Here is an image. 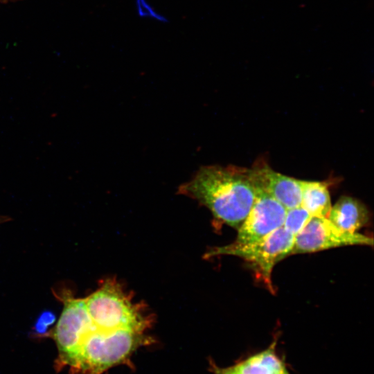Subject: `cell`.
<instances>
[{
  "mask_svg": "<svg viewBox=\"0 0 374 374\" xmlns=\"http://www.w3.org/2000/svg\"><path fill=\"white\" fill-rule=\"evenodd\" d=\"M55 316L51 312H44L39 317L35 326L37 333H44L47 328L54 322Z\"/></svg>",
  "mask_w": 374,
  "mask_h": 374,
  "instance_id": "cell-14",
  "label": "cell"
},
{
  "mask_svg": "<svg viewBox=\"0 0 374 374\" xmlns=\"http://www.w3.org/2000/svg\"><path fill=\"white\" fill-rule=\"evenodd\" d=\"M10 1H14V0H0V3H6V2H8Z\"/></svg>",
  "mask_w": 374,
  "mask_h": 374,
  "instance_id": "cell-17",
  "label": "cell"
},
{
  "mask_svg": "<svg viewBox=\"0 0 374 374\" xmlns=\"http://www.w3.org/2000/svg\"><path fill=\"white\" fill-rule=\"evenodd\" d=\"M341 230L356 233L368 222V211L359 200L342 196L330 209L327 217Z\"/></svg>",
  "mask_w": 374,
  "mask_h": 374,
  "instance_id": "cell-9",
  "label": "cell"
},
{
  "mask_svg": "<svg viewBox=\"0 0 374 374\" xmlns=\"http://www.w3.org/2000/svg\"><path fill=\"white\" fill-rule=\"evenodd\" d=\"M85 305L93 325L98 329L123 328L144 332L151 322L141 305L132 303L114 279L104 281L85 299Z\"/></svg>",
  "mask_w": 374,
  "mask_h": 374,
  "instance_id": "cell-3",
  "label": "cell"
},
{
  "mask_svg": "<svg viewBox=\"0 0 374 374\" xmlns=\"http://www.w3.org/2000/svg\"><path fill=\"white\" fill-rule=\"evenodd\" d=\"M301 206L311 216L328 217L332 208L326 184L321 181H302Z\"/></svg>",
  "mask_w": 374,
  "mask_h": 374,
  "instance_id": "cell-10",
  "label": "cell"
},
{
  "mask_svg": "<svg viewBox=\"0 0 374 374\" xmlns=\"http://www.w3.org/2000/svg\"><path fill=\"white\" fill-rule=\"evenodd\" d=\"M254 188L268 194L286 209L301 206V180L271 170L267 165H258L249 170Z\"/></svg>",
  "mask_w": 374,
  "mask_h": 374,
  "instance_id": "cell-8",
  "label": "cell"
},
{
  "mask_svg": "<svg viewBox=\"0 0 374 374\" xmlns=\"http://www.w3.org/2000/svg\"><path fill=\"white\" fill-rule=\"evenodd\" d=\"M255 190V201L238 229L234 243L247 244L258 241L283 225L287 209L268 194Z\"/></svg>",
  "mask_w": 374,
  "mask_h": 374,
  "instance_id": "cell-7",
  "label": "cell"
},
{
  "mask_svg": "<svg viewBox=\"0 0 374 374\" xmlns=\"http://www.w3.org/2000/svg\"><path fill=\"white\" fill-rule=\"evenodd\" d=\"M136 15L143 19H152L161 23H168V18L157 12L148 0H134Z\"/></svg>",
  "mask_w": 374,
  "mask_h": 374,
  "instance_id": "cell-13",
  "label": "cell"
},
{
  "mask_svg": "<svg viewBox=\"0 0 374 374\" xmlns=\"http://www.w3.org/2000/svg\"><path fill=\"white\" fill-rule=\"evenodd\" d=\"M371 237L340 229L326 217H312L295 235L291 254L315 252L348 245L373 246Z\"/></svg>",
  "mask_w": 374,
  "mask_h": 374,
  "instance_id": "cell-5",
  "label": "cell"
},
{
  "mask_svg": "<svg viewBox=\"0 0 374 374\" xmlns=\"http://www.w3.org/2000/svg\"><path fill=\"white\" fill-rule=\"evenodd\" d=\"M147 342L142 332L101 330L93 325L65 366H69L73 374H102L129 360L136 349Z\"/></svg>",
  "mask_w": 374,
  "mask_h": 374,
  "instance_id": "cell-2",
  "label": "cell"
},
{
  "mask_svg": "<svg viewBox=\"0 0 374 374\" xmlns=\"http://www.w3.org/2000/svg\"><path fill=\"white\" fill-rule=\"evenodd\" d=\"M295 235L281 226L260 240L247 244L231 243L211 249L207 258L219 255L238 256L248 262L256 277L274 292L271 272L274 265L287 256L291 255Z\"/></svg>",
  "mask_w": 374,
  "mask_h": 374,
  "instance_id": "cell-4",
  "label": "cell"
},
{
  "mask_svg": "<svg viewBox=\"0 0 374 374\" xmlns=\"http://www.w3.org/2000/svg\"><path fill=\"white\" fill-rule=\"evenodd\" d=\"M279 374H289L288 372L286 371V369L283 370L282 372H280Z\"/></svg>",
  "mask_w": 374,
  "mask_h": 374,
  "instance_id": "cell-16",
  "label": "cell"
},
{
  "mask_svg": "<svg viewBox=\"0 0 374 374\" xmlns=\"http://www.w3.org/2000/svg\"><path fill=\"white\" fill-rule=\"evenodd\" d=\"M312 217L301 206L287 209L283 226L296 235L304 228Z\"/></svg>",
  "mask_w": 374,
  "mask_h": 374,
  "instance_id": "cell-12",
  "label": "cell"
},
{
  "mask_svg": "<svg viewBox=\"0 0 374 374\" xmlns=\"http://www.w3.org/2000/svg\"><path fill=\"white\" fill-rule=\"evenodd\" d=\"M92 326L85 299L65 298L62 312L53 332L58 349V366H65Z\"/></svg>",
  "mask_w": 374,
  "mask_h": 374,
  "instance_id": "cell-6",
  "label": "cell"
},
{
  "mask_svg": "<svg viewBox=\"0 0 374 374\" xmlns=\"http://www.w3.org/2000/svg\"><path fill=\"white\" fill-rule=\"evenodd\" d=\"M179 193L197 200L216 220L237 229L256 198L249 170L236 166H202L180 186Z\"/></svg>",
  "mask_w": 374,
  "mask_h": 374,
  "instance_id": "cell-1",
  "label": "cell"
},
{
  "mask_svg": "<svg viewBox=\"0 0 374 374\" xmlns=\"http://www.w3.org/2000/svg\"><path fill=\"white\" fill-rule=\"evenodd\" d=\"M217 374H238V373L234 371V369L232 367L228 369L218 371L217 372Z\"/></svg>",
  "mask_w": 374,
  "mask_h": 374,
  "instance_id": "cell-15",
  "label": "cell"
},
{
  "mask_svg": "<svg viewBox=\"0 0 374 374\" xmlns=\"http://www.w3.org/2000/svg\"><path fill=\"white\" fill-rule=\"evenodd\" d=\"M272 346L233 367L238 374H279L285 369Z\"/></svg>",
  "mask_w": 374,
  "mask_h": 374,
  "instance_id": "cell-11",
  "label": "cell"
}]
</instances>
